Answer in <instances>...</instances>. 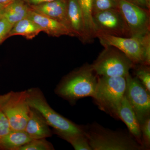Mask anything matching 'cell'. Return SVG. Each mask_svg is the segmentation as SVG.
<instances>
[{
    "instance_id": "obj_27",
    "label": "cell",
    "mask_w": 150,
    "mask_h": 150,
    "mask_svg": "<svg viewBox=\"0 0 150 150\" xmlns=\"http://www.w3.org/2000/svg\"><path fill=\"white\" fill-rule=\"evenodd\" d=\"M126 1L135 4L142 7L148 9L149 10L150 4L148 2L147 0H126Z\"/></svg>"
},
{
    "instance_id": "obj_24",
    "label": "cell",
    "mask_w": 150,
    "mask_h": 150,
    "mask_svg": "<svg viewBox=\"0 0 150 150\" xmlns=\"http://www.w3.org/2000/svg\"><path fill=\"white\" fill-rule=\"evenodd\" d=\"M142 136V143L144 150L150 147V118L147 119L140 125Z\"/></svg>"
},
{
    "instance_id": "obj_23",
    "label": "cell",
    "mask_w": 150,
    "mask_h": 150,
    "mask_svg": "<svg viewBox=\"0 0 150 150\" xmlns=\"http://www.w3.org/2000/svg\"><path fill=\"white\" fill-rule=\"evenodd\" d=\"M67 142L69 143L76 150H92L88 140L84 134L70 138Z\"/></svg>"
},
{
    "instance_id": "obj_10",
    "label": "cell",
    "mask_w": 150,
    "mask_h": 150,
    "mask_svg": "<svg viewBox=\"0 0 150 150\" xmlns=\"http://www.w3.org/2000/svg\"><path fill=\"white\" fill-rule=\"evenodd\" d=\"M93 21L96 35L103 33L120 37H131L128 25L118 8L98 13L93 16Z\"/></svg>"
},
{
    "instance_id": "obj_17",
    "label": "cell",
    "mask_w": 150,
    "mask_h": 150,
    "mask_svg": "<svg viewBox=\"0 0 150 150\" xmlns=\"http://www.w3.org/2000/svg\"><path fill=\"white\" fill-rule=\"evenodd\" d=\"M33 139L23 130H11L4 137L0 144V149L17 150Z\"/></svg>"
},
{
    "instance_id": "obj_21",
    "label": "cell",
    "mask_w": 150,
    "mask_h": 150,
    "mask_svg": "<svg viewBox=\"0 0 150 150\" xmlns=\"http://www.w3.org/2000/svg\"><path fill=\"white\" fill-rule=\"evenodd\" d=\"M53 145L46 139H33L26 144L21 147L17 150H52Z\"/></svg>"
},
{
    "instance_id": "obj_2",
    "label": "cell",
    "mask_w": 150,
    "mask_h": 150,
    "mask_svg": "<svg viewBox=\"0 0 150 150\" xmlns=\"http://www.w3.org/2000/svg\"><path fill=\"white\" fill-rule=\"evenodd\" d=\"M97 76L91 65L86 64L64 78L55 89V93L71 104L81 98L93 97L97 83Z\"/></svg>"
},
{
    "instance_id": "obj_22",
    "label": "cell",
    "mask_w": 150,
    "mask_h": 150,
    "mask_svg": "<svg viewBox=\"0 0 150 150\" xmlns=\"http://www.w3.org/2000/svg\"><path fill=\"white\" fill-rule=\"evenodd\" d=\"M117 0H93L92 13L93 15L98 13L112 9H118Z\"/></svg>"
},
{
    "instance_id": "obj_29",
    "label": "cell",
    "mask_w": 150,
    "mask_h": 150,
    "mask_svg": "<svg viewBox=\"0 0 150 150\" xmlns=\"http://www.w3.org/2000/svg\"><path fill=\"white\" fill-rule=\"evenodd\" d=\"M16 0H0V5L6 6Z\"/></svg>"
},
{
    "instance_id": "obj_12",
    "label": "cell",
    "mask_w": 150,
    "mask_h": 150,
    "mask_svg": "<svg viewBox=\"0 0 150 150\" xmlns=\"http://www.w3.org/2000/svg\"><path fill=\"white\" fill-rule=\"evenodd\" d=\"M67 0H56L36 5H30V8L38 13L62 23L72 31L67 17Z\"/></svg>"
},
{
    "instance_id": "obj_30",
    "label": "cell",
    "mask_w": 150,
    "mask_h": 150,
    "mask_svg": "<svg viewBox=\"0 0 150 150\" xmlns=\"http://www.w3.org/2000/svg\"><path fill=\"white\" fill-rule=\"evenodd\" d=\"M5 6H6L0 5V18L3 16L4 11V9L5 8Z\"/></svg>"
},
{
    "instance_id": "obj_4",
    "label": "cell",
    "mask_w": 150,
    "mask_h": 150,
    "mask_svg": "<svg viewBox=\"0 0 150 150\" xmlns=\"http://www.w3.org/2000/svg\"><path fill=\"white\" fill-rule=\"evenodd\" d=\"M99 76L92 98L100 109L118 118V110L126 91V77Z\"/></svg>"
},
{
    "instance_id": "obj_9",
    "label": "cell",
    "mask_w": 150,
    "mask_h": 150,
    "mask_svg": "<svg viewBox=\"0 0 150 150\" xmlns=\"http://www.w3.org/2000/svg\"><path fill=\"white\" fill-rule=\"evenodd\" d=\"M118 8L129 28L131 37L150 33L149 10L126 0H117Z\"/></svg>"
},
{
    "instance_id": "obj_28",
    "label": "cell",
    "mask_w": 150,
    "mask_h": 150,
    "mask_svg": "<svg viewBox=\"0 0 150 150\" xmlns=\"http://www.w3.org/2000/svg\"><path fill=\"white\" fill-rule=\"evenodd\" d=\"M56 0H27L28 2L30 5H36L43 3L49 2L53 1Z\"/></svg>"
},
{
    "instance_id": "obj_20",
    "label": "cell",
    "mask_w": 150,
    "mask_h": 150,
    "mask_svg": "<svg viewBox=\"0 0 150 150\" xmlns=\"http://www.w3.org/2000/svg\"><path fill=\"white\" fill-rule=\"evenodd\" d=\"M136 77L150 92V69L149 66L142 64L135 65L134 68Z\"/></svg>"
},
{
    "instance_id": "obj_8",
    "label": "cell",
    "mask_w": 150,
    "mask_h": 150,
    "mask_svg": "<svg viewBox=\"0 0 150 150\" xmlns=\"http://www.w3.org/2000/svg\"><path fill=\"white\" fill-rule=\"evenodd\" d=\"M125 96L134 110L140 125L150 118V92L136 77H126Z\"/></svg>"
},
{
    "instance_id": "obj_7",
    "label": "cell",
    "mask_w": 150,
    "mask_h": 150,
    "mask_svg": "<svg viewBox=\"0 0 150 150\" xmlns=\"http://www.w3.org/2000/svg\"><path fill=\"white\" fill-rule=\"evenodd\" d=\"M0 109L7 118L11 130H24L30 110L25 91L0 95Z\"/></svg>"
},
{
    "instance_id": "obj_14",
    "label": "cell",
    "mask_w": 150,
    "mask_h": 150,
    "mask_svg": "<svg viewBox=\"0 0 150 150\" xmlns=\"http://www.w3.org/2000/svg\"><path fill=\"white\" fill-rule=\"evenodd\" d=\"M24 130L33 139H46L52 135L49 126L44 117L36 109L31 107Z\"/></svg>"
},
{
    "instance_id": "obj_13",
    "label": "cell",
    "mask_w": 150,
    "mask_h": 150,
    "mask_svg": "<svg viewBox=\"0 0 150 150\" xmlns=\"http://www.w3.org/2000/svg\"><path fill=\"white\" fill-rule=\"evenodd\" d=\"M67 17L75 36L85 43H88L83 14L78 0H67Z\"/></svg>"
},
{
    "instance_id": "obj_5",
    "label": "cell",
    "mask_w": 150,
    "mask_h": 150,
    "mask_svg": "<svg viewBox=\"0 0 150 150\" xmlns=\"http://www.w3.org/2000/svg\"><path fill=\"white\" fill-rule=\"evenodd\" d=\"M103 47L112 46L124 53L136 64L150 66V33L141 37H124L97 33Z\"/></svg>"
},
{
    "instance_id": "obj_1",
    "label": "cell",
    "mask_w": 150,
    "mask_h": 150,
    "mask_svg": "<svg viewBox=\"0 0 150 150\" xmlns=\"http://www.w3.org/2000/svg\"><path fill=\"white\" fill-rule=\"evenodd\" d=\"M83 128L92 150H144L129 132L113 131L96 122Z\"/></svg>"
},
{
    "instance_id": "obj_25",
    "label": "cell",
    "mask_w": 150,
    "mask_h": 150,
    "mask_svg": "<svg viewBox=\"0 0 150 150\" xmlns=\"http://www.w3.org/2000/svg\"><path fill=\"white\" fill-rule=\"evenodd\" d=\"M11 130L10 125L7 118L0 109V144Z\"/></svg>"
},
{
    "instance_id": "obj_6",
    "label": "cell",
    "mask_w": 150,
    "mask_h": 150,
    "mask_svg": "<svg viewBox=\"0 0 150 150\" xmlns=\"http://www.w3.org/2000/svg\"><path fill=\"white\" fill-rule=\"evenodd\" d=\"M91 65L98 76L126 77L135 64L124 53L112 46H105Z\"/></svg>"
},
{
    "instance_id": "obj_16",
    "label": "cell",
    "mask_w": 150,
    "mask_h": 150,
    "mask_svg": "<svg viewBox=\"0 0 150 150\" xmlns=\"http://www.w3.org/2000/svg\"><path fill=\"white\" fill-rule=\"evenodd\" d=\"M42 31L43 30L40 26L26 17L14 25L6 38L13 35H21L28 39H32Z\"/></svg>"
},
{
    "instance_id": "obj_26",
    "label": "cell",
    "mask_w": 150,
    "mask_h": 150,
    "mask_svg": "<svg viewBox=\"0 0 150 150\" xmlns=\"http://www.w3.org/2000/svg\"><path fill=\"white\" fill-rule=\"evenodd\" d=\"M13 26L4 17L0 18V43L6 38L9 32Z\"/></svg>"
},
{
    "instance_id": "obj_19",
    "label": "cell",
    "mask_w": 150,
    "mask_h": 150,
    "mask_svg": "<svg viewBox=\"0 0 150 150\" xmlns=\"http://www.w3.org/2000/svg\"><path fill=\"white\" fill-rule=\"evenodd\" d=\"M93 1V0H78L83 14L86 34L88 42L91 41L96 38L92 13Z\"/></svg>"
},
{
    "instance_id": "obj_11",
    "label": "cell",
    "mask_w": 150,
    "mask_h": 150,
    "mask_svg": "<svg viewBox=\"0 0 150 150\" xmlns=\"http://www.w3.org/2000/svg\"><path fill=\"white\" fill-rule=\"evenodd\" d=\"M27 18L40 26L43 31L55 37L62 35L75 36L74 33L62 23L38 13L30 7Z\"/></svg>"
},
{
    "instance_id": "obj_18",
    "label": "cell",
    "mask_w": 150,
    "mask_h": 150,
    "mask_svg": "<svg viewBox=\"0 0 150 150\" xmlns=\"http://www.w3.org/2000/svg\"><path fill=\"white\" fill-rule=\"evenodd\" d=\"M29 8L22 0H16L6 6L3 16L13 25L27 17Z\"/></svg>"
},
{
    "instance_id": "obj_3",
    "label": "cell",
    "mask_w": 150,
    "mask_h": 150,
    "mask_svg": "<svg viewBox=\"0 0 150 150\" xmlns=\"http://www.w3.org/2000/svg\"><path fill=\"white\" fill-rule=\"evenodd\" d=\"M25 93L30 107L40 112L60 138L67 141L71 137L84 134L83 126L76 124L54 110L39 89H29Z\"/></svg>"
},
{
    "instance_id": "obj_15",
    "label": "cell",
    "mask_w": 150,
    "mask_h": 150,
    "mask_svg": "<svg viewBox=\"0 0 150 150\" xmlns=\"http://www.w3.org/2000/svg\"><path fill=\"white\" fill-rule=\"evenodd\" d=\"M118 118L124 122L129 132L143 146L140 123L125 96L122 99L118 110Z\"/></svg>"
}]
</instances>
